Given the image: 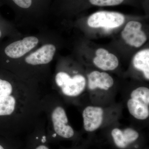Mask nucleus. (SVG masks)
I'll return each instance as SVG.
<instances>
[{
    "label": "nucleus",
    "instance_id": "obj_14",
    "mask_svg": "<svg viewBox=\"0 0 149 149\" xmlns=\"http://www.w3.org/2000/svg\"><path fill=\"white\" fill-rule=\"evenodd\" d=\"M130 114L137 119L144 120L149 116V106L136 99L130 98L127 103Z\"/></svg>",
    "mask_w": 149,
    "mask_h": 149
},
{
    "label": "nucleus",
    "instance_id": "obj_9",
    "mask_svg": "<svg viewBox=\"0 0 149 149\" xmlns=\"http://www.w3.org/2000/svg\"><path fill=\"white\" fill-rule=\"evenodd\" d=\"M104 110L99 107L88 106L83 112V127L85 131L93 132L98 129L102 123Z\"/></svg>",
    "mask_w": 149,
    "mask_h": 149
},
{
    "label": "nucleus",
    "instance_id": "obj_12",
    "mask_svg": "<svg viewBox=\"0 0 149 149\" xmlns=\"http://www.w3.org/2000/svg\"><path fill=\"white\" fill-rule=\"evenodd\" d=\"M88 78V88L91 91L99 88L107 91L114 84L112 77L105 72L93 71L89 74Z\"/></svg>",
    "mask_w": 149,
    "mask_h": 149
},
{
    "label": "nucleus",
    "instance_id": "obj_2",
    "mask_svg": "<svg viewBox=\"0 0 149 149\" xmlns=\"http://www.w3.org/2000/svg\"><path fill=\"white\" fill-rule=\"evenodd\" d=\"M53 93H45L42 101L49 143L61 140H74L76 133L70 125L66 111Z\"/></svg>",
    "mask_w": 149,
    "mask_h": 149
},
{
    "label": "nucleus",
    "instance_id": "obj_1",
    "mask_svg": "<svg viewBox=\"0 0 149 149\" xmlns=\"http://www.w3.org/2000/svg\"><path fill=\"white\" fill-rule=\"evenodd\" d=\"M58 49L55 36L51 31L47 38L41 45L7 70L22 80L45 88L50 81L51 65Z\"/></svg>",
    "mask_w": 149,
    "mask_h": 149
},
{
    "label": "nucleus",
    "instance_id": "obj_17",
    "mask_svg": "<svg viewBox=\"0 0 149 149\" xmlns=\"http://www.w3.org/2000/svg\"><path fill=\"white\" fill-rule=\"evenodd\" d=\"M93 5L99 6H108L120 4L124 0H89Z\"/></svg>",
    "mask_w": 149,
    "mask_h": 149
},
{
    "label": "nucleus",
    "instance_id": "obj_16",
    "mask_svg": "<svg viewBox=\"0 0 149 149\" xmlns=\"http://www.w3.org/2000/svg\"><path fill=\"white\" fill-rule=\"evenodd\" d=\"M130 98L138 100L149 106V89L145 87L136 88L132 91Z\"/></svg>",
    "mask_w": 149,
    "mask_h": 149
},
{
    "label": "nucleus",
    "instance_id": "obj_8",
    "mask_svg": "<svg viewBox=\"0 0 149 149\" xmlns=\"http://www.w3.org/2000/svg\"><path fill=\"white\" fill-rule=\"evenodd\" d=\"M142 27L139 22H129L121 32V36L125 42L136 48L143 45L147 41V37L141 30Z\"/></svg>",
    "mask_w": 149,
    "mask_h": 149
},
{
    "label": "nucleus",
    "instance_id": "obj_5",
    "mask_svg": "<svg viewBox=\"0 0 149 149\" xmlns=\"http://www.w3.org/2000/svg\"><path fill=\"white\" fill-rule=\"evenodd\" d=\"M74 74L65 70L60 65H58L54 76L52 78V86L63 97L71 100L80 95L86 86L85 77L82 74Z\"/></svg>",
    "mask_w": 149,
    "mask_h": 149
},
{
    "label": "nucleus",
    "instance_id": "obj_13",
    "mask_svg": "<svg viewBox=\"0 0 149 149\" xmlns=\"http://www.w3.org/2000/svg\"><path fill=\"white\" fill-rule=\"evenodd\" d=\"M24 34L22 33L13 22L6 19L0 13V41L7 38H19Z\"/></svg>",
    "mask_w": 149,
    "mask_h": 149
},
{
    "label": "nucleus",
    "instance_id": "obj_10",
    "mask_svg": "<svg viewBox=\"0 0 149 149\" xmlns=\"http://www.w3.org/2000/svg\"><path fill=\"white\" fill-rule=\"evenodd\" d=\"M111 136L113 143L118 148L126 149L139 140V133L132 128L123 130L114 128L112 130Z\"/></svg>",
    "mask_w": 149,
    "mask_h": 149
},
{
    "label": "nucleus",
    "instance_id": "obj_18",
    "mask_svg": "<svg viewBox=\"0 0 149 149\" xmlns=\"http://www.w3.org/2000/svg\"><path fill=\"white\" fill-rule=\"evenodd\" d=\"M73 149V148H72V149Z\"/></svg>",
    "mask_w": 149,
    "mask_h": 149
},
{
    "label": "nucleus",
    "instance_id": "obj_4",
    "mask_svg": "<svg viewBox=\"0 0 149 149\" xmlns=\"http://www.w3.org/2000/svg\"><path fill=\"white\" fill-rule=\"evenodd\" d=\"M51 31L48 28L35 34L24 35L21 38H7L0 41V68L8 70L41 45Z\"/></svg>",
    "mask_w": 149,
    "mask_h": 149
},
{
    "label": "nucleus",
    "instance_id": "obj_15",
    "mask_svg": "<svg viewBox=\"0 0 149 149\" xmlns=\"http://www.w3.org/2000/svg\"><path fill=\"white\" fill-rule=\"evenodd\" d=\"M134 67L143 72L146 79H149V50L140 51L134 56L133 59Z\"/></svg>",
    "mask_w": 149,
    "mask_h": 149
},
{
    "label": "nucleus",
    "instance_id": "obj_6",
    "mask_svg": "<svg viewBox=\"0 0 149 149\" xmlns=\"http://www.w3.org/2000/svg\"><path fill=\"white\" fill-rule=\"evenodd\" d=\"M125 20V17L119 13L102 11L95 13L89 17L88 24L93 28L104 27L110 29L119 27Z\"/></svg>",
    "mask_w": 149,
    "mask_h": 149
},
{
    "label": "nucleus",
    "instance_id": "obj_3",
    "mask_svg": "<svg viewBox=\"0 0 149 149\" xmlns=\"http://www.w3.org/2000/svg\"><path fill=\"white\" fill-rule=\"evenodd\" d=\"M3 5L13 10L17 28L38 31L48 29L49 0H0V6Z\"/></svg>",
    "mask_w": 149,
    "mask_h": 149
},
{
    "label": "nucleus",
    "instance_id": "obj_7",
    "mask_svg": "<svg viewBox=\"0 0 149 149\" xmlns=\"http://www.w3.org/2000/svg\"><path fill=\"white\" fill-rule=\"evenodd\" d=\"M26 136L24 149H51L46 137L44 116L34 129Z\"/></svg>",
    "mask_w": 149,
    "mask_h": 149
},
{
    "label": "nucleus",
    "instance_id": "obj_11",
    "mask_svg": "<svg viewBox=\"0 0 149 149\" xmlns=\"http://www.w3.org/2000/svg\"><path fill=\"white\" fill-rule=\"evenodd\" d=\"M95 57L93 63L100 69L106 71L114 70L118 66V60L113 54L109 53L104 49H98L96 52Z\"/></svg>",
    "mask_w": 149,
    "mask_h": 149
}]
</instances>
